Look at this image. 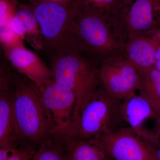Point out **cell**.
I'll return each mask as SVG.
<instances>
[{"instance_id":"24","label":"cell","mask_w":160,"mask_h":160,"mask_svg":"<svg viewBox=\"0 0 160 160\" xmlns=\"http://www.w3.org/2000/svg\"><path fill=\"white\" fill-rule=\"evenodd\" d=\"M46 1L59 3L64 6H71L72 0H46Z\"/></svg>"},{"instance_id":"18","label":"cell","mask_w":160,"mask_h":160,"mask_svg":"<svg viewBox=\"0 0 160 160\" xmlns=\"http://www.w3.org/2000/svg\"><path fill=\"white\" fill-rule=\"evenodd\" d=\"M33 160H65L64 147L62 145L52 142L44 145L36 150L32 157Z\"/></svg>"},{"instance_id":"12","label":"cell","mask_w":160,"mask_h":160,"mask_svg":"<svg viewBox=\"0 0 160 160\" xmlns=\"http://www.w3.org/2000/svg\"><path fill=\"white\" fill-rule=\"evenodd\" d=\"M156 48L147 35L131 39L122 46V52L138 72L152 68L155 62Z\"/></svg>"},{"instance_id":"19","label":"cell","mask_w":160,"mask_h":160,"mask_svg":"<svg viewBox=\"0 0 160 160\" xmlns=\"http://www.w3.org/2000/svg\"><path fill=\"white\" fill-rule=\"evenodd\" d=\"M0 42L5 52L25 47L24 40L12 31L9 25L0 27Z\"/></svg>"},{"instance_id":"11","label":"cell","mask_w":160,"mask_h":160,"mask_svg":"<svg viewBox=\"0 0 160 160\" xmlns=\"http://www.w3.org/2000/svg\"><path fill=\"white\" fill-rule=\"evenodd\" d=\"M12 66L27 78L39 89L53 79V72L35 53L26 47L12 49L5 52Z\"/></svg>"},{"instance_id":"1","label":"cell","mask_w":160,"mask_h":160,"mask_svg":"<svg viewBox=\"0 0 160 160\" xmlns=\"http://www.w3.org/2000/svg\"><path fill=\"white\" fill-rule=\"evenodd\" d=\"M13 108L18 145L34 148L54 142V127L35 85L24 76H14Z\"/></svg>"},{"instance_id":"22","label":"cell","mask_w":160,"mask_h":160,"mask_svg":"<svg viewBox=\"0 0 160 160\" xmlns=\"http://www.w3.org/2000/svg\"><path fill=\"white\" fill-rule=\"evenodd\" d=\"M152 150L156 160H160V121L156 124L153 137L148 144Z\"/></svg>"},{"instance_id":"17","label":"cell","mask_w":160,"mask_h":160,"mask_svg":"<svg viewBox=\"0 0 160 160\" xmlns=\"http://www.w3.org/2000/svg\"><path fill=\"white\" fill-rule=\"evenodd\" d=\"M124 0H72V6L82 11L108 18Z\"/></svg>"},{"instance_id":"10","label":"cell","mask_w":160,"mask_h":160,"mask_svg":"<svg viewBox=\"0 0 160 160\" xmlns=\"http://www.w3.org/2000/svg\"><path fill=\"white\" fill-rule=\"evenodd\" d=\"M122 112L125 126L149 144L153 137V130L147 128V123L151 120L160 121L149 102L135 92L122 101Z\"/></svg>"},{"instance_id":"3","label":"cell","mask_w":160,"mask_h":160,"mask_svg":"<svg viewBox=\"0 0 160 160\" xmlns=\"http://www.w3.org/2000/svg\"><path fill=\"white\" fill-rule=\"evenodd\" d=\"M42 37L43 49L55 60L78 52L72 34L75 9L46 0H30Z\"/></svg>"},{"instance_id":"27","label":"cell","mask_w":160,"mask_h":160,"mask_svg":"<svg viewBox=\"0 0 160 160\" xmlns=\"http://www.w3.org/2000/svg\"></svg>"},{"instance_id":"23","label":"cell","mask_w":160,"mask_h":160,"mask_svg":"<svg viewBox=\"0 0 160 160\" xmlns=\"http://www.w3.org/2000/svg\"><path fill=\"white\" fill-rule=\"evenodd\" d=\"M151 1L153 5L155 17L156 14H157L158 15V17L156 20L160 18V0H151Z\"/></svg>"},{"instance_id":"16","label":"cell","mask_w":160,"mask_h":160,"mask_svg":"<svg viewBox=\"0 0 160 160\" xmlns=\"http://www.w3.org/2000/svg\"><path fill=\"white\" fill-rule=\"evenodd\" d=\"M138 72L139 76L138 93L151 104L160 121V71L152 67Z\"/></svg>"},{"instance_id":"9","label":"cell","mask_w":160,"mask_h":160,"mask_svg":"<svg viewBox=\"0 0 160 160\" xmlns=\"http://www.w3.org/2000/svg\"><path fill=\"white\" fill-rule=\"evenodd\" d=\"M99 137L113 160H156L149 145L126 126Z\"/></svg>"},{"instance_id":"2","label":"cell","mask_w":160,"mask_h":160,"mask_svg":"<svg viewBox=\"0 0 160 160\" xmlns=\"http://www.w3.org/2000/svg\"><path fill=\"white\" fill-rule=\"evenodd\" d=\"M122 101L109 94L100 85L69 129L57 140L63 145L89 139L124 127Z\"/></svg>"},{"instance_id":"6","label":"cell","mask_w":160,"mask_h":160,"mask_svg":"<svg viewBox=\"0 0 160 160\" xmlns=\"http://www.w3.org/2000/svg\"><path fill=\"white\" fill-rule=\"evenodd\" d=\"M107 20L122 48L131 39L148 34L155 26L151 0H124Z\"/></svg>"},{"instance_id":"21","label":"cell","mask_w":160,"mask_h":160,"mask_svg":"<svg viewBox=\"0 0 160 160\" xmlns=\"http://www.w3.org/2000/svg\"><path fill=\"white\" fill-rule=\"evenodd\" d=\"M18 9L12 0H0V27L9 25Z\"/></svg>"},{"instance_id":"26","label":"cell","mask_w":160,"mask_h":160,"mask_svg":"<svg viewBox=\"0 0 160 160\" xmlns=\"http://www.w3.org/2000/svg\"><path fill=\"white\" fill-rule=\"evenodd\" d=\"M158 22L159 23V24L160 25V18L158 20Z\"/></svg>"},{"instance_id":"7","label":"cell","mask_w":160,"mask_h":160,"mask_svg":"<svg viewBox=\"0 0 160 160\" xmlns=\"http://www.w3.org/2000/svg\"><path fill=\"white\" fill-rule=\"evenodd\" d=\"M99 76L103 88L120 101L138 91V72L122 53L103 60L99 65Z\"/></svg>"},{"instance_id":"14","label":"cell","mask_w":160,"mask_h":160,"mask_svg":"<svg viewBox=\"0 0 160 160\" xmlns=\"http://www.w3.org/2000/svg\"><path fill=\"white\" fill-rule=\"evenodd\" d=\"M14 89L12 87L0 92V147L17 148L13 98Z\"/></svg>"},{"instance_id":"25","label":"cell","mask_w":160,"mask_h":160,"mask_svg":"<svg viewBox=\"0 0 160 160\" xmlns=\"http://www.w3.org/2000/svg\"><path fill=\"white\" fill-rule=\"evenodd\" d=\"M153 67L154 69L160 71V60L156 61Z\"/></svg>"},{"instance_id":"5","label":"cell","mask_w":160,"mask_h":160,"mask_svg":"<svg viewBox=\"0 0 160 160\" xmlns=\"http://www.w3.org/2000/svg\"><path fill=\"white\" fill-rule=\"evenodd\" d=\"M74 8L72 31L78 52L99 65L105 59L122 53V44L107 18Z\"/></svg>"},{"instance_id":"15","label":"cell","mask_w":160,"mask_h":160,"mask_svg":"<svg viewBox=\"0 0 160 160\" xmlns=\"http://www.w3.org/2000/svg\"><path fill=\"white\" fill-rule=\"evenodd\" d=\"M62 146L65 160H113L99 137L69 142Z\"/></svg>"},{"instance_id":"20","label":"cell","mask_w":160,"mask_h":160,"mask_svg":"<svg viewBox=\"0 0 160 160\" xmlns=\"http://www.w3.org/2000/svg\"><path fill=\"white\" fill-rule=\"evenodd\" d=\"M36 150L32 147L24 146L12 149L1 148L0 160H30Z\"/></svg>"},{"instance_id":"4","label":"cell","mask_w":160,"mask_h":160,"mask_svg":"<svg viewBox=\"0 0 160 160\" xmlns=\"http://www.w3.org/2000/svg\"><path fill=\"white\" fill-rule=\"evenodd\" d=\"M99 65L78 52L54 60L53 80L71 89L76 97L72 122L101 85Z\"/></svg>"},{"instance_id":"13","label":"cell","mask_w":160,"mask_h":160,"mask_svg":"<svg viewBox=\"0 0 160 160\" xmlns=\"http://www.w3.org/2000/svg\"><path fill=\"white\" fill-rule=\"evenodd\" d=\"M9 26L12 31L24 41H27L33 48L43 49L42 33L32 8L26 6L18 8Z\"/></svg>"},{"instance_id":"8","label":"cell","mask_w":160,"mask_h":160,"mask_svg":"<svg viewBox=\"0 0 160 160\" xmlns=\"http://www.w3.org/2000/svg\"><path fill=\"white\" fill-rule=\"evenodd\" d=\"M43 106L54 127V140L69 129L73 121L76 97L73 91L53 79L39 89Z\"/></svg>"}]
</instances>
